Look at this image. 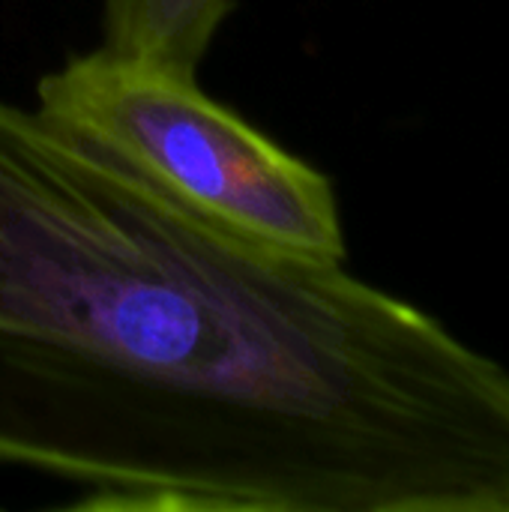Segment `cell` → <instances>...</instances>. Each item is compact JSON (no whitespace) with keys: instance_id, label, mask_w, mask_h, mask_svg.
<instances>
[{"instance_id":"obj_3","label":"cell","mask_w":509,"mask_h":512,"mask_svg":"<svg viewBox=\"0 0 509 512\" xmlns=\"http://www.w3.org/2000/svg\"><path fill=\"white\" fill-rule=\"evenodd\" d=\"M234 0H102V48L195 78Z\"/></svg>"},{"instance_id":"obj_1","label":"cell","mask_w":509,"mask_h":512,"mask_svg":"<svg viewBox=\"0 0 509 512\" xmlns=\"http://www.w3.org/2000/svg\"><path fill=\"white\" fill-rule=\"evenodd\" d=\"M0 462L72 510L509 512V372L0 99Z\"/></svg>"},{"instance_id":"obj_2","label":"cell","mask_w":509,"mask_h":512,"mask_svg":"<svg viewBox=\"0 0 509 512\" xmlns=\"http://www.w3.org/2000/svg\"><path fill=\"white\" fill-rule=\"evenodd\" d=\"M36 102L210 222L279 252L345 258L330 180L195 78L99 48L42 75Z\"/></svg>"}]
</instances>
